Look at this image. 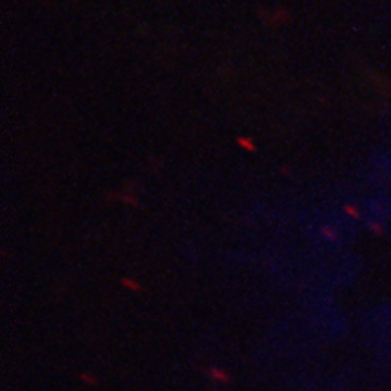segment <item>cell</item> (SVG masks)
I'll list each match as a JSON object with an SVG mask.
<instances>
[{"mask_svg": "<svg viewBox=\"0 0 391 391\" xmlns=\"http://www.w3.org/2000/svg\"><path fill=\"white\" fill-rule=\"evenodd\" d=\"M207 373L210 375L214 380H220V382H228V377H226V373H225V371H221V369L210 367V369H207Z\"/></svg>", "mask_w": 391, "mask_h": 391, "instance_id": "cell-1", "label": "cell"}, {"mask_svg": "<svg viewBox=\"0 0 391 391\" xmlns=\"http://www.w3.org/2000/svg\"><path fill=\"white\" fill-rule=\"evenodd\" d=\"M123 283H125V285H127V286H132V288H136V290H140V286H138L136 283H134V281H127V279H125Z\"/></svg>", "mask_w": 391, "mask_h": 391, "instance_id": "cell-2", "label": "cell"}]
</instances>
